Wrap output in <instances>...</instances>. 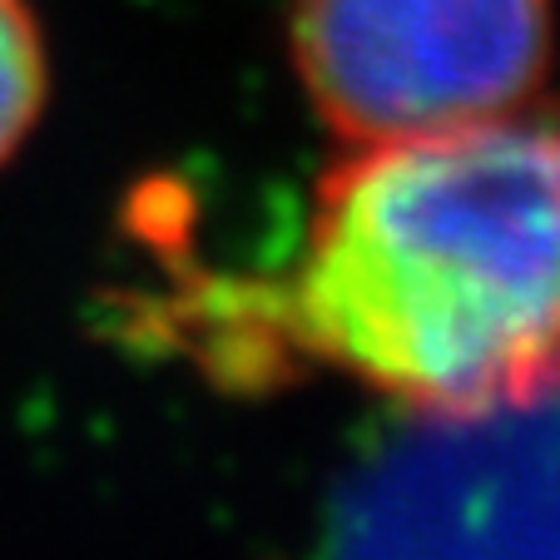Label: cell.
Segmentation results:
<instances>
[{
  "instance_id": "6da1fadb",
  "label": "cell",
  "mask_w": 560,
  "mask_h": 560,
  "mask_svg": "<svg viewBox=\"0 0 560 560\" xmlns=\"http://www.w3.org/2000/svg\"><path fill=\"white\" fill-rule=\"evenodd\" d=\"M254 342L432 417L560 392V100L352 144L313 189L283 283L244 293Z\"/></svg>"
},
{
  "instance_id": "7a4b0ae2",
  "label": "cell",
  "mask_w": 560,
  "mask_h": 560,
  "mask_svg": "<svg viewBox=\"0 0 560 560\" xmlns=\"http://www.w3.org/2000/svg\"><path fill=\"white\" fill-rule=\"evenodd\" d=\"M288 50L348 149L436 135L546 90L556 0H293Z\"/></svg>"
},
{
  "instance_id": "3957f363",
  "label": "cell",
  "mask_w": 560,
  "mask_h": 560,
  "mask_svg": "<svg viewBox=\"0 0 560 560\" xmlns=\"http://www.w3.org/2000/svg\"><path fill=\"white\" fill-rule=\"evenodd\" d=\"M50 100L40 15L31 0H0V170L35 135Z\"/></svg>"
}]
</instances>
